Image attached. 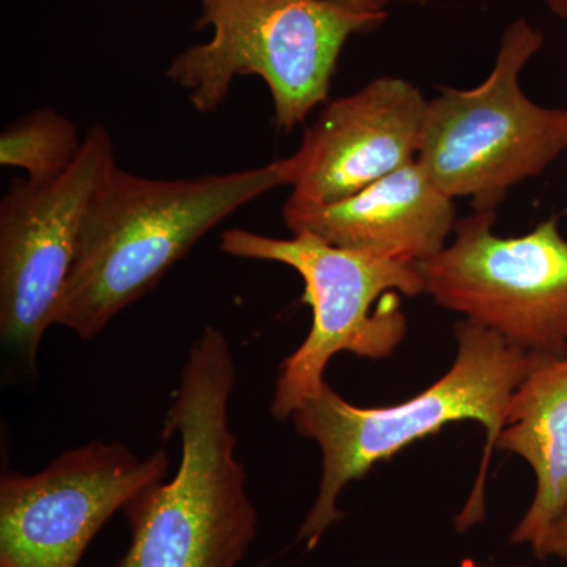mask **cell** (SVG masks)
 I'll return each mask as SVG.
<instances>
[{"label": "cell", "mask_w": 567, "mask_h": 567, "mask_svg": "<svg viewBox=\"0 0 567 567\" xmlns=\"http://www.w3.org/2000/svg\"><path fill=\"white\" fill-rule=\"evenodd\" d=\"M204 6H207L208 2H212V0H203Z\"/></svg>", "instance_id": "obj_18"}, {"label": "cell", "mask_w": 567, "mask_h": 567, "mask_svg": "<svg viewBox=\"0 0 567 567\" xmlns=\"http://www.w3.org/2000/svg\"><path fill=\"white\" fill-rule=\"evenodd\" d=\"M454 336L457 357L453 368L415 398L363 409L344 401L327 383L322 393L290 417L298 434L315 440L322 451L319 494L297 536L309 550L344 517L338 499L346 486L363 480L379 462L458 421L483 424L487 445L472 495L457 514L456 529L465 533L484 520L488 462L532 354L468 319L454 324Z\"/></svg>", "instance_id": "obj_3"}, {"label": "cell", "mask_w": 567, "mask_h": 567, "mask_svg": "<svg viewBox=\"0 0 567 567\" xmlns=\"http://www.w3.org/2000/svg\"><path fill=\"white\" fill-rule=\"evenodd\" d=\"M544 44L532 22H511L491 74L473 89L443 87L427 102L416 162L436 188L495 212L511 188L540 177L567 152V107L536 104L520 73Z\"/></svg>", "instance_id": "obj_6"}, {"label": "cell", "mask_w": 567, "mask_h": 567, "mask_svg": "<svg viewBox=\"0 0 567 567\" xmlns=\"http://www.w3.org/2000/svg\"><path fill=\"white\" fill-rule=\"evenodd\" d=\"M164 450L141 458L121 442L66 451L35 475L0 480V567H78L130 499L167 475Z\"/></svg>", "instance_id": "obj_9"}, {"label": "cell", "mask_w": 567, "mask_h": 567, "mask_svg": "<svg viewBox=\"0 0 567 567\" xmlns=\"http://www.w3.org/2000/svg\"><path fill=\"white\" fill-rule=\"evenodd\" d=\"M413 162L333 204L289 197L282 219L290 233H311L341 248L429 259L442 251L456 226V203Z\"/></svg>", "instance_id": "obj_11"}, {"label": "cell", "mask_w": 567, "mask_h": 567, "mask_svg": "<svg viewBox=\"0 0 567 567\" xmlns=\"http://www.w3.org/2000/svg\"><path fill=\"white\" fill-rule=\"evenodd\" d=\"M496 212L458 219L442 251L421 260L424 293L529 354H567V240L558 216L522 237L494 233Z\"/></svg>", "instance_id": "obj_7"}, {"label": "cell", "mask_w": 567, "mask_h": 567, "mask_svg": "<svg viewBox=\"0 0 567 567\" xmlns=\"http://www.w3.org/2000/svg\"><path fill=\"white\" fill-rule=\"evenodd\" d=\"M219 246L240 259L287 265L305 282L303 303L311 306L312 327L303 344L281 364L270 405L276 420H289L322 393L324 369L336 354L349 352L369 360L393 354L406 334L399 295L424 293L416 260L341 248L306 230L276 238L229 229Z\"/></svg>", "instance_id": "obj_5"}, {"label": "cell", "mask_w": 567, "mask_h": 567, "mask_svg": "<svg viewBox=\"0 0 567 567\" xmlns=\"http://www.w3.org/2000/svg\"><path fill=\"white\" fill-rule=\"evenodd\" d=\"M287 185L282 159L226 174L141 177L117 163L82 221L76 259L54 324L82 341L152 290L205 234L265 193Z\"/></svg>", "instance_id": "obj_2"}, {"label": "cell", "mask_w": 567, "mask_h": 567, "mask_svg": "<svg viewBox=\"0 0 567 567\" xmlns=\"http://www.w3.org/2000/svg\"><path fill=\"white\" fill-rule=\"evenodd\" d=\"M533 551L539 559L557 558L567 561V506Z\"/></svg>", "instance_id": "obj_14"}, {"label": "cell", "mask_w": 567, "mask_h": 567, "mask_svg": "<svg viewBox=\"0 0 567 567\" xmlns=\"http://www.w3.org/2000/svg\"><path fill=\"white\" fill-rule=\"evenodd\" d=\"M114 164L110 132L92 125L65 174L43 183L17 178L0 200V336L28 371L54 324L93 193Z\"/></svg>", "instance_id": "obj_8"}, {"label": "cell", "mask_w": 567, "mask_h": 567, "mask_svg": "<svg viewBox=\"0 0 567 567\" xmlns=\"http://www.w3.org/2000/svg\"><path fill=\"white\" fill-rule=\"evenodd\" d=\"M385 20L331 0H212L197 22L212 25V40L175 55L166 76L203 114L221 106L237 78H262L276 128L289 133L328 102L347 40Z\"/></svg>", "instance_id": "obj_4"}, {"label": "cell", "mask_w": 567, "mask_h": 567, "mask_svg": "<svg viewBox=\"0 0 567 567\" xmlns=\"http://www.w3.org/2000/svg\"><path fill=\"white\" fill-rule=\"evenodd\" d=\"M84 137L69 117L39 107L11 122L0 134V164L20 167L31 182L61 177L80 156Z\"/></svg>", "instance_id": "obj_13"}, {"label": "cell", "mask_w": 567, "mask_h": 567, "mask_svg": "<svg viewBox=\"0 0 567 567\" xmlns=\"http://www.w3.org/2000/svg\"><path fill=\"white\" fill-rule=\"evenodd\" d=\"M237 365L229 341L207 324L183 365L164 436L181 439L171 481L123 507L130 546L117 567H238L257 535L256 506L237 458L229 404Z\"/></svg>", "instance_id": "obj_1"}, {"label": "cell", "mask_w": 567, "mask_h": 567, "mask_svg": "<svg viewBox=\"0 0 567 567\" xmlns=\"http://www.w3.org/2000/svg\"><path fill=\"white\" fill-rule=\"evenodd\" d=\"M547 9L558 17L559 20L567 21V0H544Z\"/></svg>", "instance_id": "obj_16"}, {"label": "cell", "mask_w": 567, "mask_h": 567, "mask_svg": "<svg viewBox=\"0 0 567 567\" xmlns=\"http://www.w3.org/2000/svg\"><path fill=\"white\" fill-rule=\"evenodd\" d=\"M472 567H498V566H492V565H481V566H477V565H472ZM507 567H525V566H507Z\"/></svg>", "instance_id": "obj_17"}, {"label": "cell", "mask_w": 567, "mask_h": 567, "mask_svg": "<svg viewBox=\"0 0 567 567\" xmlns=\"http://www.w3.org/2000/svg\"><path fill=\"white\" fill-rule=\"evenodd\" d=\"M427 102L412 82L380 76L327 103L284 158L290 197L333 204L416 162Z\"/></svg>", "instance_id": "obj_10"}, {"label": "cell", "mask_w": 567, "mask_h": 567, "mask_svg": "<svg viewBox=\"0 0 567 567\" xmlns=\"http://www.w3.org/2000/svg\"><path fill=\"white\" fill-rule=\"evenodd\" d=\"M346 9L361 11V13H386V7L393 0H331Z\"/></svg>", "instance_id": "obj_15"}, {"label": "cell", "mask_w": 567, "mask_h": 567, "mask_svg": "<svg viewBox=\"0 0 567 567\" xmlns=\"http://www.w3.org/2000/svg\"><path fill=\"white\" fill-rule=\"evenodd\" d=\"M496 447L535 473V498L511 535V543L535 550L567 506V354H532Z\"/></svg>", "instance_id": "obj_12"}]
</instances>
